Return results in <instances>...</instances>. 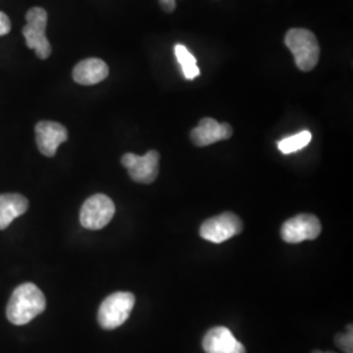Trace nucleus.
Returning a JSON list of instances; mask_svg holds the SVG:
<instances>
[{"label": "nucleus", "instance_id": "1", "mask_svg": "<svg viewBox=\"0 0 353 353\" xmlns=\"http://www.w3.org/2000/svg\"><path fill=\"white\" fill-rule=\"evenodd\" d=\"M46 309V297L33 283H24L13 290L7 305V318L16 326H24Z\"/></svg>", "mask_w": 353, "mask_h": 353}, {"label": "nucleus", "instance_id": "2", "mask_svg": "<svg viewBox=\"0 0 353 353\" xmlns=\"http://www.w3.org/2000/svg\"><path fill=\"white\" fill-rule=\"evenodd\" d=\"M284 42L294 57V63L303 72L312 71L319 62V43L310 30L303 28L290 29Z\"/></svg>", "mask_w": 353, "mask_h": 353}, {"label": "nucleus", "instance_id": "3", "mask_svg": "<svg viewBox=\"0 0 353 353\" xmlns=\"http://www.w3.org/2000/svg\"><path fill=\"white\" fill-rule=\"evenodd\" d=\"M135 306V296L130 292H115L108 296L99 309L97 321L103 330L121 327Z\"/></svg>", "mask_w": 353, "mask_h": 353}, {"label": "nucleus", "instance_id": "4", "mask_svg": "<svg viewBox=\"0 0 353 353\" xmlns=\"http://www.w3.org/2000/svg\"><path fill=\"white\" fill-rule=\"evenodd\" d=\"M26 26L23 28L26 46L36 51L39 59H48L51 54V45L46 37L48 12L41 7L30 8L26 14Z\"/></svg>", "mask_w": 353, "mask_h": 353}, {"label": "nucleus", "instance_id": "5", "mask_svg": "<svg viewBox=\"0 0 353 353\" xmlns=\"http://www.w3.org/2000/svg\"><path fill=\"white\" fill-rule=\"evenodd\" d=\"M115 214V204L103 194L88 198L80 210V224L89 230H100L106 227Z\"/></svg>", "mask_w": 353, "mask_h": 353}, {"label": "nucleus", "instance_id": "6", "mask_svg": "<svg viewBox=\"0 0 353 353\" xmlns=\"http://www.w3.org/2000/svg\"><path fill=\"white\" fill-rule=\"evenodd\" d=\"M243 230V224L240 217L233 212H225L208 219L201 227V237L204 240L223 243L233 239Z\"/></svg>", "mask_w": 353, "mask_h": 353}, {"label": "nucleus", "instance_id": "7", "mask_svg": "<svg viewBox=\"0 0 353 353\" xmlns=\"http://www.w3.org/2000/svg\"><path fill=\"white\" fill-rule=\"evenodd\" d=\"M322 232L319 219L310 214L294 216L281 227V239L287 243H300L303 241L316 240Z\"/></svg>", "mask_w": 353, "mask_h": 353}, {"label": "nucleus", "instance_id": "8", "mask_svg": "<svg viewBox=\"0 0 353 353\" xmlns=\"http://www.w3.org/2000/svg\"><path fill=\"white\" fill-rule=\"evenodd\" d=\"M160 154L157 151L147 152L144 156H137L134 153H126L122 157V165L128 170L132 181L138 183L150 185L159 176Z\"/></svg>", "mask_w": 353, "mask_h": 353}, {"label": "nucleus", "instance_id": "9", "mask_svg": "<svg viewBox=\"0 0 353 353\" xmlns=\"http://www.w3.org/2000/svg\"><path fill=\"white\" fill-rule=\"evenodd\" d=\"M68 139L67 128L52 121H41L36 125V141L39 152L46 157H54L61 144Z\"/></svg>", "mask_w": 353, "mask_h": 353}, {"label": "nucleus", "instance_id": "10", "mask_svg": "<svg viewBox=\"0 0 353 353\" xmlns=\"http://www.w3.org/2000/svg\"><path fill=\"white\" fill-rule=\"evenodd\" d=\"M233 135V128L229 123H219L214 118H203L195 127L190 138L196 147H207L219 140H227Z\"/></svg>", "mask_w": 353, "mask_h": 353}, {"label": "nucleus", "instance_id": "11", "mask_svg": "<svg viewBox=\"0 0 353 353\" xmlns=\"http://www.w3.org/2000/svg\"><path fill=\"white\" fill-rule=\"evenodd\" d=\"M109 75V67L99 58H89L77 63L72 77L77 84L94 85L103 81Z\"/></svg>", "mask_w": 353, "mask_h": 353}, {"label": "nucleus", "instance_id": "12", "mask_svg": "<svg viewBox=\"0 0 353 353\" xmlns=\"http://www.w3.org/2000/svg\"><path fill=\"white\" fill-rule=\"evenodd\" d=\"M29 208V202L20 194H1L0 195V230H4L12 224L13 220L23 216Z\"/></svg>", "mask_w": 353, "mask_h": 353}, {"label": "nucleus", "instance_id": "13", "mask_svg": "<svg viewBox=\"0 0 353 353\" xmlns=\"http://www.w3.org/2000/svg\"><path fill=\"white\" fill-rule=\"evenodd\" d=\"M237 341L229 328L219 326L211 328L205 334L203 339V350L205 353H229Z\"/></svg>", "mask_w": 353, "mask_h": 353}, {"label": "nucleus", "instance_id": "14", "mask_svg": "<svg viewBox=\"0 0 353 353\" xmlns=\"http://www.w3.org/2000/svg\"><path fill=\"white\" fill-rule=\"evenodd\" d=\"M174 52H176L178 63L182 67V74L185 76V79L186 80H194L195 77H198L199 74H201V71H199V67L196 64V59L186 49V46L176 45Z\"/></svg>", "mask_w": 353, "mask_h": 353}, {"label": "nucleus", "instance_id": "15", "mask_svg": "<svg viewBox=\"0 0 353 353\" xmlns=\"http://www.w3.org/2000/svg\"><path fill=\"white\" fill-rule=\"evenodd\" d=\"M312 141V134L310 131L305 130L296 135H292L290 138L280 140L278 144V148L281 153L284 154H290L293 152L300 151L305 148L306 145H309V143Z\"/></svg>", "mask_w": 353, "mask_h": 353}, {"label": "nucleus", "instance_id": "16", "mask_svg": "<svg viewBox=\"0 0 353 353\" xmlns=\"http://www.w3.org/2000/svg\"><path fill=\"white\" fill-rule=\"evenodd\" d=\"M335 343L336 345L341 348V351L345 353H352L353 348V334H352V325H350L345 332L339 334L335 336Z\"/></svg>", "mask_w": 353, "mask_h": 353}, {"label": "nucleus", "instance_id": "17", "mask_svg": "<svg viewBox=\"0 0 353 353\" xmlns=\"http://www.w3.org/2000/svg\"><path fill=\"white\" fill-rule=\"evenodd\" d=\"M11 28L12 26H11L10 17L6 13L0 11V37L8 34L11 32Z\"/></svg>", "mask_w": 353, "mask_h": 353}, {"label": "nucleus", "instance_id": "18", "mask_svg": "<svg viewBox=\"0 0 353 353\" xmlns=\"http://www.w3.org/2000/svg\"><path fill=\"white\" fill-rule=\"evenodd\" d=\"M160 6L165 12H173L176 10V0H160Z\"/></svg>", "mask_w": 353, "mask_h": 353}, {"label": "nucleus", "instance_id": "19", "mask_svg": "<svg viewBox=\"0 0 353 353\" xmlns=\"http://www.w3.org/2000/svg\"><path fill=\"white\" fill-rule=\"evenodd\" d=\"M229 353H246V348H245V345L241 341H237L234 348Z\"/></svg>", "mask_w": 353, "mask_h": 353}, {"label": "nucleus", "instance_id": "20", "mask_svg": "<svg viewBox=\"0 0 353 353\" xmlns=\"http://www.w3.org/2000/svg\"><path fill=\"white\" fill-rule=\"evenodd\" d=\"M313 353H335V352H322V351H314Z\"/></svg>", "mask_w": 353, "mask_h": 353}]
</instances>
